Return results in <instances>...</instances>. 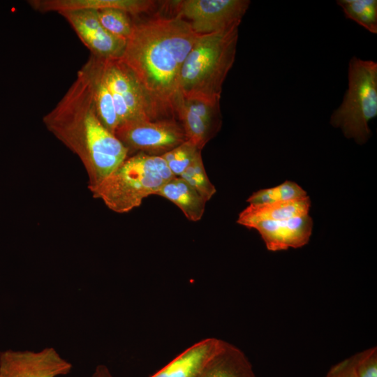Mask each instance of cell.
<instances>
[{
    "instance_id": "6da1fadb",
    "label": "cell",
    "mask_w": 377,
    "mask_h": 377,
    "mask_svg": "<svg viewBox=\"0 0 377 377\" xmlns=\"http://www.w3.org/2000/svg\"><path fill=\"white\" fill-rule=\"evenodd\" d=\"M199 35L179 15L133 20L119 59L158 110L163 119L176 118L182 65Z\"/></svg>"
},
{
    "instance_id": "7a4b0ae2",
    "label": "cell",
    "mask_w": 377,
    "mask_h": 377,
    "mask_svg": "<svg viewBox=\"0 0 377 377\" xmlns=\"http://www.w3.org/2000/svg\"><path fill=\"white\" fill-rule=\"evenodd\" d=\"M43 122L77 156L87 173L88 187L101 182L128 156L127 149L100 121L80 70L64 96L43 117Z\"/></svg>"
},
{
    "instance_id": "3957f363",
    "label": "cell",
    "mask_w": 377,
    "mask_h": 377,
    "mask_svg": "<svg viewBox=\"0 0 377 377\" xmlns=\"http://www.w3.org/2000/svg\"><path fill=\"white\" fill-rule=\"evenodd\" d=\"M239 26L198 36L181 70L182 98L220 103L223 82L235 59Z\"/></svg>"
},
{
    "instance_id": "277c9868",
    "label": "cell",
    "mask_w": 377,
    "mask_h": 377,
    "mask_svg": "<svg viewBox=\"0 0 377 377\" xmlns=\"http://www.w3.org/2000/svg\"><path fill=\"white\" fill-rule=\"evenodd\" d=\"M174 177L161 156L137 153L128 156L98 184L88 188L94 198L122 214L139 207L149 195H156Z\"/></svg>"
},
{
    "instance_id": "5b68a950",
    "label": "cell",
    "mask_w": 377,
    "mask_h": 377,
    "mask_svg": "<svg viewBox=\"0 0 377 377\" xmlns=\"http://www.w3.org/2000/svg\"><path fill=\"white\" fill-rule=\"evenodd\" d=\"M376 116L377 63L354 56L348 64V88L330 123L346 138L363 145L371 134L369 121Z\"/></svg>"
},
{
    "instance_id": "8992f818",
    "label": "cell",
    "mask_w": 377,
    "mask_h": 377,
    "mask_svg": "<svg viewBox=\"0 0 377 377\" xmlns=\"http://www.w3.org/2000/svg\"><path fill=\"white\" fill-rule=\"evenodd\" d=\"M100 59L103 77L113 99L118 126L130 121L163 119L133 73L119 59Z\"/></svg>"
},
{
    "instance_id": "52a82bcc",
    "label": "cell",
    "mask_w": 377,
    "mask_h": 377,
    "mask_svg": "<svg viewBox=\"0 0 377 377\" xmlns=\"http://www.w3.org/2000/svg\"><path fill=\"white\" fill-rule=\"evenodd\" d=\"M114 134L128 155L136 152L161 156L186 141L175 118L127 121L119 125Z\"/></svg>"
},
{
    "instance_id": "ba28073f",
    "label": "cell",
    "mask_w": 377,
    "mask_h": 377,
    "mask_svg": "<svg viewBox=\"0 0 377 377\" xmlns=\"http://www.w3.org/2000/svg\"><path fill=\"white\" fill-rule=\"evenodd\" d=\"M168 3L175 15L188 22L198 35L220 32L240 24L249 0H181Z\"/></svg>"
},
{
    "instance_id": "9c48e42d",
    "label": "cell",
    "mask_w": 377,
    "mask_h": 377,
    "mask_svg": "<svg viewBox=\"0 0 377 377\" xmlns=\"http://www.w3.org/2000/svg\"><path fill=\"white\" fill-rule=\"evenodd\" d=\"M71 369V364L52 347L0 352V377H57Z\"/></svg>"
},
{
    "instance_id": "30bf717a",
    "label": "cell",
    "mask_w": 377,
    "mask_h": 377,
    "mask_svg": "<svg viewBox=\"0 0 377 377\" xmlns=\"http://www.w3.org/2000/svg\"><path fill=\"white\" fill-rule=\"evenodd\" d=\"M58 13L71 24L91 55L103 59L121 57L126 40L109 33L101 24L96 10H75Z\"/></svg>"
},
{
    "instance_id": "8fae6325",
    "label": "cell",
    "mask_w": 377,
    "mask_h": 377,
    "mask_svg": "<svg viewBox=\"0 0 377 377\" xmlns=\"http://www.w3.org/2000/svg\"><path fill=\"white\" fill-rule=\"evenodd\" d=\"M313 220L307 214L279 221H264L251 228L260 235L269 251H277L300 248L306 244L313 230Z\"/></svg>"
},
{
    "instance_id": "7c38bea8",
    "label": "cell",
    "mask_w": 377,
    "mask_h": 377,
    "mask_svg": "<svg viewBox=\"0 0 377 377\" xmlns=\"http://www.w3.org/2000/svg\"><path fill=\"white\" fill-rule=\"evenodd\" d=\"M28 2L32 8L40 13L117 8L133 17L152 11L156 6V1L150 0H31Z\"/></svg>"
},
{
    "instance_id": "4fadbf2b",
    "label": "cell",
    "mask_w": 377,
    "mask_h": 377,
    "mask_svg": "<svg viewBox=\"0 0 377 377\" xmlns=\"http://www.w3.org/2000/svg\"><path fill=\"white\" fill-rule=\"evenodd\" d=\"M223 341L204 339L184 350L150 377H198Z\"/></svg>"
},
{
    "instance_id": "5bb4252c",
    "label": "cell",
    "mask_w": 377,
    "mask_h": 377,
    "mask_svg": "<svg viewBox=\"0 0 377 377\" xmlns=\"http://www.w3.org/2000/svg\"><path fill=\"white\" fill-rule=\"evenodd\" d=\"M80 71L89 84L92 101L100 121L114 134L119 122L111 93L103 77L101 59L91 55Z\"/></svg>"
},
{
    "instance_id": "9a60e30c",
    "label": "cell",
    "mask_w": 377,
    "mask_h": 377,
    "mask_svg": "<svg viewBox=\"0 0 377 377\" xmlns=\"http://www.w3.org/2000/svg\"><path fill=\"white\" fill-rule=\"evenodd\" d=\"M311 200L306 197L289 201L249 205L239 214L237 223L246 228L264 221H279L309 214Z\"/></svg>"
},
{
    "instance_id": "2e32d148",
    "label": "cell",
    "mask_w": 377,
    "mask_h": 377,
    "mask_svg": "<svg viewBox=\"0 0 377 377\" xmlns=\"http://www.w3.org/2000/svg\"><path fill=\"white\" fill-rule=\"evenodd\" d=\"M198 377H256L252 365L237 346L223 341Z\"/></svg>"
},
{
    "instance_id": "e0dca14e",
    "label": "cell",
    "mask_w": 377,
    "mask_h": 377,
    "mask_svg": "<svg viewBox=\"0 0 377 377\" xmlns=\"http://www.w3.org/2000/svg\"><path fill=\"white\" fill-rule=\"evenodd\" d=\"M156 195L176 205L192 221L200 220L207 201L180 177H174L165 182Z\"/></svg>"
},
{
    "instance_id": "ac0fdd59",
    "label": "cell",
    "mask_w": 377,
    "mask_h": 377,
    "mask_svg": "<svg viewBox=\"0 0 377 377\" xmlns=\"http://www.w3.org/2000/svg\"><path fill=\"white\" fill-rule=\"evenodd\" d=\"M175 116L180 121L186 140L193 143L201 151L216 134L199 116L187 108L181 96L176 105Z\"/></svg>"
},
{
    "instance_id": "d6986e66",
    "label": "cell",
    "mask_w": 377,
    "mask_h": 377,
    "mask_svg": "<svg viewBox=\"0 0 377 377\" xmlns=\"http://www.w3.org/2000/svg\"><path fill=\"white\" fill-rule=\"evenodd\" d=\"M345 15L372 34L377 33L376 0H337Z\"/></svg>"
},
{
    "instance_id": "ffe728a7",
    "label": "cell",
    "mask_w": 377,
    "mask_h": 377,
    "mask_svg": "<svg viewBox=\"0 0 377 377\" xmlns=\"http://www.w3.org/2000/svg\"><path fill=\"white\" fill-rule=\"evenodd\" d=\"M96 13L101 24L109 33L125 40L128 38L133 26L129 13L117 8L101 9L96 10Z\"/></svg>"
},
{
    "instance_id": "44dd1931",
    "label": "cell",
    "mask_w": 377,
    "mask_h": 377,
    "mask_svg": "<svg viewBox=\"0 0 377 377\" xmlns=\"http://www.w3.org/2000/svg\"><path fill=\"white\" fill-rule=\"evenodd\" d=\"M192 186L206 201L216 193V189L208 178L202 159L201 151L179 176Z\"/></svg>"
},
{
    "instance_id": "7402d4cb",
    "label": "cell",
    "mask_w": 377,
    "mask_h": 377,
    "mask_svg": "<svg viewBox=\"0 0 377 377\" xmlns=\"http://www.w3.org/2000/svg\"><path fill=\"white\" fill-rule=\"evenodd\" d=\"M201 151L186 140L177 147L161 155L175 177H179L188 167L197 154Z\"/></svg>"
},
{
    "instance_id": "603a6c76",
    "label": "cell",
    "mask_w": 377,
    "mask_h": 377,
    "mask_svg": "<svg viewBox=\"0 0 377 377\" xmlns=\"http://www.w3.org/2000/svg\"><path fill=\"white\" fill-rule=\"evenodd\" d=\"M181 98L187 108L199 116L216 133L219 131L222 124L220 103Z\"/></svg>"
},
{
    "instance_id": "cb8c5ba5",
    "label": "cell",
    "mask_w": 377,
    "mask_h": 377,
    "mask_svg": "<svg viewBox=\"0 0 377 377\" xmlns=\"http://www.w3.org/2000/svg\"><path fill=\"white\" fill-rule=\"evenodd\" d=\"M355 355L357 377H377V348H368Z\"/></svg>"
},
{
    "instance_id": "d4e9b609",
    "label": "cell",
    "mask_w": 377,
    "mask_h": 377,
    "mask_svg": "<svg viewBox=\"0 0 377 377\" xmlns=\"http://www.w3.org/2000/svg\"><path fill=\"white\" fill-rule=\"evenodd\" d=\"M279 201H289L307 196L306 192L297 183L285 181L276 186Z\"/></svg>"
},
{
    "instance_id": "484cf974",
    "label": "cell",
    "mask_w": 377,
    "mask_h": 377,
    "mask_svg": "<svg viewBox=\"0 0 377 377\" xmlns=\"http://www.w3.org/2000/svg\"><path fill=\"white\" fill-rule=\"evenodd\" d=\"M355 364L354 355L332 366L325 377H357Z\"/></svg>"
},
{
    "instance_id": "4316f807",
    "label": "cell",
    "mask_w": 377,
    "mask_h": 377,
    "mask_svg": "<svg viewBox=\"0 0 377 377\" xmlns=\"http://www.w3.org/2000/svg\"><path fill=\"white\" fill-rule=\"evenodd\" d=\"M250 205H263L277 202L278 196L275 186L260 189L253 194L246 200Z\"/></svg>"
},
{
    "instance_id": "83f0119b",
    "label": "cell",
    "mask_w": 377,
    "mask_h": 377,
    "mask_svg": "<svg viewBox=\"0 0 377 377\" xmlns=\"http://www.w3.org/2000/svg\"><path fill=\"white\" fill-rule=\"evenodd\" d=\"M91 377H113L110 370L105 365L98 366Z\"/></svg>"
}]
</instances>
